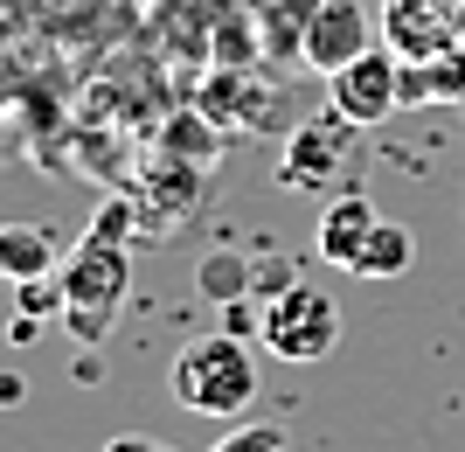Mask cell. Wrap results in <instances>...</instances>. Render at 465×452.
Masks as SVG:
<instances>
[{
  "label": "cell",
  "instance_id": "cell-1",
  "mask_svg": "<svg viewBox=\"0 0 465 452\" xmlns=\"http://www.w3.org/2000/svg\"><path fill=\"white\" fill-rule=\"evenodd\" d=\"M133 196H112L104 209L91 216V230L77 236V251L63 265V286H56V314L70 320V335L84 348L104 341V327L118 320L125 306V286H133Z\"/></svg>",
  "mask_w": 465,
  "mask_h": 452
},
{
  "label": "cell",
  "instance_id": "cell-2",
  "mask_svg": "<svg viewBox=\"0 0 465 452\" xmlns=\"http://www.w3.org/2000/svg\"><path fill=\"white\" fill-rule=\"evenodd\" d=\"M167 390H174V404H188L202 417H243L257 404V362L243 348V335L223 327V335L181 341L174 369H167Z\"/></svg>",
  "mask_w": 465,
  "mask_h": 452
},
{
  "label": "cell",
  "instance_id": "cell-3",
  "mask_svg": "<svg viewBox=\"0 0 465 452\" xmlns=\"http://www.w3.org/2000/svg\"><path fill=\"white\" fill-rule=\"evenodd\" d=\"M257 341L278 355V362H327L341 348V306H333L320 286L306 278H285L264 293L257 306Z\"/></svg>",
  "mask_w": 465,
  "mask_h": 452
},
{
  "label": "cell",
  "instance_id": "cell-4",
  "mask_svg": "<svg viewBox=\"0 0 465 452\" xmlns=\"http://www.w3.org/2000/svg\"><path fill=\"white\" fill-rule=\"evenodd\" d=\"M354 133H361V126H348L333 105L312 112V118H299L285 133V154H278V181H285L292 196H333V188L348 181Z\"/></svg>",
  "mask_w": 465,
  "mask_h": 452
},
{
  "label": "cell",
  "instance_id": "cell-5",
  "mask_svg": "<svg viewBox=\"0 0 465 452\" xmlns=\"http://www.w3.org/2000/svg\"><path fill=\"white\" fill-rule=\"evenodd\" d=\"M327 105L348 118V126H361V133L382 126V118L403 105V56H396L389 42L361 49L354 63H341V70L327 77Z\"/></svg>",
  "mask_w": 465,
  "mask_h": 452
},
{
  "label": "cell",
  "instance_id": "cell-6",
  "mask_svg": "<svg viewBox=\"0 0 465 452\" xmlns=\"http://www.w3.org/2000/svg\"><path fill=\"white\" fill-rule=\"evenodd\" d=\"M375 21H382V42H389L403 63H417V56H445V49H459V42H465L459 0H389Z\"/></svg>",
  "mask_w": 465,
  "mask_h": 452
},
{
  "label": "cell",
  "instance_id": "cell-7",
  "mask_svg": "<svg viewBox=\"0 0 465 452\" xmlns=\"http://www.w3.org/2000/svg\"><path fill=\"white\" fill-rule=\"evenodd\" d=\"M382 42V21L361 7V0H320V15H312L306 28V70H320V77H333L341 63H354L361 49H375Z\"/></svg>",
  "mask_w": 465,
  "mask_h": 452
},
{
  "label": "cell",
  "instance_id": "cell-8",
  "mask_svg": "<svg viewBox=\"0 0 465 452\" xmlns=\"http://www.w3.org/2000/svg\"><path fill=\"white\" fill-rule=\"evenodd\" d=\"M382 223V209H375V196L361 188V181H348V188H333L327 209H320V230H312V244H320V257H327L333 272H348L354 251L369 244V230Z\"/></svg>",
  "mask_w": 465,
  "mask_h": 452
},
{
  "label": "cell",
  "instance_id": "cell-9",
  "mask_svg": "<svg viewBox=\"0 0 465 452\" xmlns=\"http://www.w3.org/2000/svg\"><path fill=\"white\" fill-rule=\"evenodd\" d=\"M320 15V0H257L251 7V28H257V49L264 63H292L306 56V28Z\"/></svg>",
  "mask_w": 465,
  "mask_h": 452
},
{
  "label": "cell",
  "instance_id": "cell-10",
  "mask_svg": "<svg viewBox=\"0 0 465 452\" xmlns=\"http://www.w3.org/2000/svg\"><path fill=\"white\" fill-rule=\"evenodd\" d=\"M202 112L215 118V126H264L272 118V84H257V77H230V70H215L209 84H202Z\"/></svg>",
  "mask_w": 465,
  "mask_h": 452
},
{
  "label": "cell",
  "instance_id": "cell-11",
  "mask_svg": "<svg viewBox=\"0 0 465 452\" xmlns=\"http://www.w3.org/2000/svg\"><path fill=\"white\" fill-rule=\"evenodd\" d=\"M403 105H465V42L445 56L403 63Z\"/></svg>",
  "mask_w": 465,
  "mask_h": 452
},
{
  "label": "cell",
  "instance_id": "cell-12",
  "mask_svg": "<svg viewBox=\"0 0 465 452\" xmlns=\"http://www.w3.org/2000/svg\"><path fill=\"white\" fill-rule=\"evenodd\" d=\"M56 265V230H42V223H0V278H42Z\"/></svg>",
  "mask_w": 465,
  "mask_h": 452
},
{
  "label": "cell",
  "instance_id": "cell-13",
  "mask_svg": "<svg viewBox=\"0 0 465 452\" xmlns=\"http://www.w3.org/2000/svg\"><path fill=\"white\" fill-rule=\"evenodd\" d=\"M410 265H417V236H410L403 223H389V216H382V223L369 230V244L354 251L348 272H354V278H403Z\"/></svg>",
  "mask_w": 465,
  "mask_h": 452
},
{
  "label": "cell",
  "instance_id": "cell-14",
  "mask_svg": "<svg viewBox=\"0 0 465 452\" xmlns=\"http://www.w3.org/2000/svg\"><path fill=\"white\" fill-rule=\"evenodd\" d=\"M194 286H202V299H209V306H243V293H251V257L209 251L202 265H194Z\"/></svg>",
  "mask_w": 465,
  "mask_h": 452
},
{
  "label": "cell",
  "instance_id": "cell-15",
  "mask_svg": "<svg viewBox=\"0 0 465 452\" xmlns=\"http://www.w3.org/2000/svg\"><path fill=\"white\" fill-rule=\"evenodd\" d=\"M209 452H285V432H278V425H236V432H223Z\"/></svg>",
  "mask_w": 465,
  "mask_h": 452
},
{
  "label": "cell",
  "instance_id": "cell-16",
  "mask_svg": "<svg viewBox=\"0 0 465 452\" xmlns=\"http://www.w3.org/2000/svg\"><path fill=\"white\" fill-rule=\"evenodd\" d=\"M139 452H174V446H160V438H139Z\"/></svg>",
  "mask_w": 465,
  "mask_h": 452
}]
</instances>
